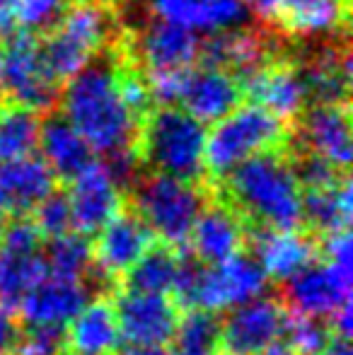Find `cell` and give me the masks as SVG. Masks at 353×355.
<instances>
[{"label": "cell", "mask_w": 353, "mask_h": 355, "mask_svg": "<svg viewBox=\"0 0 353 355\" xmlns=\"http://www.w3.org/2000/svg\"><path fill=\"white\" fill-rule=\"evenodd\" d=\"M123 58V29L104 51L61 87V114L89 143L94 153L109 155L133 148L138 119L126 107L119 83Z\"/></svg>", "instance_id": "1"}, {"label": "cell", "mask_w": 353, "mask_h": 355, "mask_svg": "<svg viewBox=\"0 0 353 355\" xmlns=\"http://www.w3.org/2000/svg\"><path fill=\"white\" fill-rule=\"evenodd\" d=\"M208 189L240 215L247 227H302V189L293 172L288 148L245 159Z\"/></svg>", "instance_id": "2"}, {"label": "cell", "mask_w": 353, "mask_h": 355, "mask_svg": "<svg viewBox=\"0 0 353 355\" xmlns=\"http://www.w3.org/2000/svg\"><path fill=\"white\" fill-rule=\"evenodd\" d=\"M121 0H68L58 19L39 34L49 71L66 85L121 34Z\"/></svg>", "instance_id": "3"}, {"label": "cell", "mask_w": 353, "mask_h": 355, "mask_svg": "<svg viewBox=\"0 0 353 355\" xmlns=\"http://www.w3.org/2000/svg\"><path fill=\"white\" fill-rule=\"evenodd\" d=\"M138 169L206 184V126L177 107H153L133 136Z\"/></svg>", "instance_id": "4"}, {"label": "cell", "mask_w": 353, "mask_h": 355, "mask_svg": "<svg viewBox=\"0 0 353 355\" xmlns=\"http://www.w3.org/2000/svg\"><path fill=\"white\" fill-rule=\"evenodd\" d=\"M293 126L257 104H240L235 112L213 123L206 133V184H218L237 164L268 150H283L291 143Z\"/></svg>", "instance_id": "5"}, {"label": "cell", "mask_w": 353, "mask_h": 355, "mask_svg": "<svg viewBox=\"0 0 353 355\" xmlns=\"http://www.w3.org/2000/svg\"><path fill=\"white\" fill-rule=\"evenodd\" d=\"M206 184L141 172L126 191L131 208L146 220L157 242L187 252L189 234L208 201Z\"/></svg>", "instance_id": "6"}, {"label": "cell", "mask_w": 353, "mask_h": 355, "mask_svg": "<svg viewBox=\"0 0 353 355\" xmlns=\"http://www.w3.org/2000/svg\"><path fill=\"white\" fill-rule=\"evenodd\" d=\"M5 99L32 112L49 114L61 99V85L49 71L37 32L15 27L3 39Z\"/></svg>", "instance_id": "7"}, {"label": "cell", "mask_w": 353, "mask_h": 355, "mask_svg": "<svg viewBox=\"0 0 353 355\" xmlns=\"http://www.w3.org/2000/svg\"><path fill=\"white\" fill-rule=\"evenodd\" d=\"M87 300L89 288L83 281L46 273L17 304L19 324L22 329H27V334L53 336L63 341L68 324L73 322V317L80 312Z\"/></svg>", "instance_id": "8"}, {"label": "cell", "mask_w": 353, "mask_h": 355, "mask_svg": "<svg viewBox=\"0 0 353 355\" xmlns=\"http://www.w3.org/2000/svg\"><path fill=\"white\" fill-rule=\"evenodd\" d=\"M112 302L126 346L167 348L172 343L182 309L170 295L126 293L114 288Z\"/></svg>", "instance_id": "9"}, {"label": "cell", "mask_w": 353, "mask_h": 355, "mask_svg": "<svg viewBox=\"0 0 353 355\" xmlns=\"http://www.w3.org/2000/svg\"><path fill=\"white\" fill-rule=\"evenodd\" d=\"M155 234L131 208V203L121 208L92 242V273L107 283L117 285L119 278L155 244Z\"/></svg>", "instance_id": "10"}, {"label": "cell", "mask_w": 353, "mask_h": 355, "mask_svg": "<svg viewBox=\"0 0 353 355\" xmlns=\"http://www.w3.org/2000/svg\"><path fill=\"white\" fill-rule=\"evenodd\" d=\"M268 278L250 252H240L216 266H201L193 307L208 312H227L242 302L266 293Z\"/></svg>", "instance_id": "11"}, {"label": "cell", "mask_w": 353, "mask_h": 355, "mask_svg": "<svg viewBox=\"0 0 353 355\" xmlns=\"http://www.w3.org/2000/svg\"><path fill=\"white\" fill-rule=\"evenodd\" d=\"M283 322L286 307L271 295L227 309L221 319V355H259L283 336Z\"/></svg>", "instance_id": "12"}, {"label": "cell", "mask_w": 353, "mask_h": 355, "mask_svg": "<svg viewBox=\"0 0 353 355\" xmlns=\"http://www.w3.org/2000/svg\"><path fill=\"white\" fill-rule=\"evenodd\" d=\"M242 94L252 104L271 112L281 121L291 123L302 114L307 107V89L302 83L300 68H298L295 53L286 51L281 56L271 58L255 73L240 80Z\"/></svg>", "instance_id": "13"}, {"label": "cell", "mask_w": 353, "mask_h": 355, "mask_svg": "<svg viewBox=\"0 0 353 355\" xmlns=\"http://www.w3.org/2000/svg\"><path fill=\"white\" fill-rule=\"evenodd\" d=\"M247 249L273 283H286L322 257V242L305 227L264 230L247 227Z\"/></svg>", "instance_id": "14"}, {"label": "cell", "mask_w": 353, "mask_h": 355, "mask_svg": "<svg viewBox=\"0 0 353 355\" xmlns=\"http://www.w3.org/2000/svg\"><path fill=\"white\" fill-rule=\"evenodd\" d=\"M351 271H344L320 257L305 271L283 283L278 297L288 312L329 319L341 304L351 302Z\"/></svg>", "instance_id": "15"}, {"label": "cell", "mask_w": 353, "mask_h": 355, "mask_svg": "<svg viewBox=\"0 0 353 355\" xmlns=\"http://www.w3.org/2000/svg\"><path fill=\"white\" fill-rule=\"evenodd\" d=\"M291 143L325 157L341 172L351 164V112L344 104H307L293 121Z\"/></svg>", "instance_id": "16"}, {"label": "cell", "mask_w": 353, "mask_h": 355, "mask_svg": "<svg viewBox=\"0 0 353 355\" xmlns=\"http://www.w3.org/2000/svg\"><path fill=\"white\" fill-rule=\"evenodd\" d=\"M128 56L141 66V71L157 68H191L198 61L201 39L182 24L150 17L143 27L123 32Z\"/></svg>", "instance_id": "17"}, {"label": "cell", "mask_w": 353, "mask_h": 355, "mask_svg": "<svg viewBox=\"0 0 353 355\" xmlns=\"http://www.w3.org/2000/svg\"><path fill=\"white\" fill-rule=\"evenodd\" d=\"M73 230L80 234H97L109 220L128 203V196L112 177L104 162L94 159L73 182H68Z\"/></svg>", "instance_id": "18"}, {"label": "cell", "mask_w": 353, "mask_h": 355, "mask_svg": "<svg viewBox=\"0 0 353 355\" xmlns=\"http://www.w3.org/2000/svg\"><path fill=\"white\" fill-rule=\"evenodd\" d=\"M189 249L193 259L201 261L203 266L227 261L230 257L247 249V223L221 196L211 191L189 234L187 252Z\"/></svg>", "instance_id": "19"}, {"label": "cell", "mask_w": 353, "mask_h": 355, "mask_svg": "<svg viewBox=\"0 0 353 355\" xmlns=\"http://www.w3.org/2000/svg\"><path fill=\"white\" fill-rule=\"evenodd\" d=\"M351 0H273L268 29L286 39L336 37L349 32Z\"/></svg>", "instance_id": "20"}, {"label": "cell", "mask_w": 353, "mask_h": 355, "mask_svg": "<svg viewBox=\"0 0 353 355\" xmlns=\"http://www.w3.org/2000/svg\"><path fill=\"white\" fill-rule=\"evenodd\" d=\"M58 189V179L37 155L0 159V215L22 218Z\"/></svg>", "instance_id": "21"}, {"label": "cell", "mask_w": 353, "mask_h": 355, "mask_svg": "<svg viewBox=\"0 0 353 355\" xmlns=\"http://www.w3.org/2000/svg\"><path fill=\"white\" fill-rule=\"evenodd\" d=\"M242 99H245L242 85L230 71L198 66L189 71L179 104L184 107V112L191 114L196 121L206 126V123H216L230 112H235Z\"/></svg>", "instance_id": "22"}, {"label": "cell", "mask_w": 353, "mask_h": 355, "mask_svg": "<svg viewBox=\"0 0 353 355\" xmlns=\"http://www.w3.org/2000/svg\"><path fill=\"white\" fill-rule=\"evenodd\" d=\"M121 346L123 341L112 295L99 293L97 297L87 300L63 334V351L68 353L117 355Z\"/></svg>", "instance_id": "23"}, {"label": "cell", "mask_w": 353, "mask_h": 355, "mask_svg": "<svg viewBox=\"0 0 353 355\" xmlns=\"http://www.w3.org/2000/svg\"><path fill=\"white\" fill-rule=\"evenodd\" d=\"M37 148L42 150V159L49 164L58 184L73 182L83 169L94 162V150L89 148V143L56 109L44 114V121L39 123Z\"/></svg>", "instance_id": "24"}, {"label": "cell", "mask_w": 353, "mask_h": 355, "mask_svg": "<svg viewBox=\"0 0 353 355\" xmlns=\"http://www.w3.org/2000/svg\"><path fill=\"white\" fill-rule=\"evenodd\" d=\"M150 8L155 17L182 24L191 32L242 27L250 15L245 0H153Z\"/></svg>", "instance_id": "25"}, {"label": "cell", "mask_w": 353, "mask_h": 355, "mask_svg": "<svg viewBox=\"0 0 353 355\" xmlns=\"http://www.w3.org/2000/svg\"><path fill=\"white\" fill-rule=\"evenodd\" d=\"M351 201L349 174L332 187L302 191V227L320 239L344 232L351 225Z\"/></svg>", "instance_id": "26"}, {"label": "cell", "mask_w": 353, "mask_h": 355, "mask_svg": "<svg viewBox=\"0 0 353 355\" xmlns=\"http://www.w3.org/2000/svg\"><path fill=\"white\" fill-rule=\"evenodd\" d=\"M182 254L177 249L155 242L121 278L114 288L126 293H148V295H170L175 285Z\"/></svg>", "instance_id": "27"}, {"label": "cell", "mask_w": 353, "mask_h": 355, "mask_svg": "<svg viewBox=\"0 0 353 355\" xmlns=\"http://www.w3.org/2000/svg\"><path fill=\"white\" fill-rule=\"evenodd\" d=\"M49 273L42 252H3L0 249V304L17 309L22 297Z\"/></svg>", "instance_id": "28"}, {"label": "cell", "mask_w": 353, "mask_h": 355, "mask_svg": "<svg viewBox=\"0 0 353 355\" xmlns=\"http://www.w3.org/2000/svg\"><path fill=\"white\" fill-rule=\"evenodd\" d=\"M175 355H221V317L208 309H182L172 336Z\"/></svg>", "instance_id": "29"}, {"label": "cell", "mask_w": 353, "mask_h": 355, "mask_svg": "<svg viewBox=\"0 0 353 355\" xmlns=\"http://www.w3.org/2000/svg\"><path fill=\"white\" fill-rule=\"evenodd\" d=\"M37 112L3 99L0 102V159H15L24 155H34L39 141Z\"/></svg>", "instance_id": "30"}, {"label": "cell", "mask_w": 353, "mask_h": 355, "mask_svg": "<svg viewBox=\"0 0 353 355\" xmlns=\"http://www.w3.org/2000/svg\"><path fill=\"white\" fill-rule=\"evenodd\" d=\"M44 261H46V268L51 276L85 281L92 273V242L85 234L71 230V232L61 234V237L49 239Z\"/></svg>", "instance_id": "31"}, {"label": "cell", "mask_w": 353, "mask_h": 355, "mask_svg": "<svg viewBox=\"0 0 353 355\" xmlns=\"http://www.w3.org/2000/svg\"><path fill=\"white\" fill-rule=\"evenodd\" d=\"M283 334H286V343L298 355H317L334 338L327 319L295 314V312H288V309H286V322H283Z\"/></svg>", "instance_id": "32"}, {"label": "cell", "mask_w": 353, "mask_h": 355, "mask_svg": "<svg viewBox=\"0 0 353 355\" xmlns=\"http://www.w3.org/2000/svg\"><path fill=\"white\" fill-rule=\"evenodd\" d=\"M29 220L34 223V227L42 232L44 239L61 237V234L73 230V218H71V203H68V193L61 187L53 189L46 198L34 206V211L29 213Z\"/></svg>", "instance_id": "33"}, {"label": "cell", "mask_w": 353, "mask_h": 355, "mask_svg": "<svg viewBox=\"0 0 353 355\" xmlns=\"http://www.w3.org/2000/svg\"><path fill=\"white\" fill-rule=\"evenodd\" d=\"M66 5L68 0H19L15 10V24L39 34V29H49L56 22Z\"/></svg>", "instance_id": "34"}, {"label": "cell", "mask_w": 353, "mask_h": 355, "mask_svg": "<svg viewBox=\"0 0 353 355\" xmlns=\"http://www.w3.org/2000/svg\"><path fill=\"white\" fill-rule=\"evenodd\" d=\"M24 338V329L19 319L15 317V309L0 304V355H8L17 348Z\"/></svg>", "instance_id": "35"}, {"label": "cell", "mask_w": 353, "mask_h": 355, "mask_svg": "<svg viewBox=\"0 0 353 355\" xmlns=\"http://www.w3.org/2000/svg\"><path fill=\"white\" fill-rule=\"evenodd\" d=\"M61 351H63L61 338L27 334V336L17 343V348L8 355H61Z\"/></svg>", "instance_id": "36"}, {"label": "cell", "mask_w": 353, "mask_h": 355, "mask_svg": "<svg viewBox=\"0 0 353 355\" xmlns=\"http://www.w3.org/2000/svg\"><path fill=\"white\" fill-rule=\"evenodd\" d=\"M19 0H0V39H5L12 32L15 24V10H17Z\"/></svg>", "instance_id": "37"}, {"label": "cell", "mask_w": 353, "mask_h": 355, "mask_svg": "<svg viewBox=\"0 0 353 355\" xmlns=\"http://www.w3.org/2000/svg\"><path fill=\"white\" fill-rule=\"evenodd\" d=\"M317 355H353L351 351V343H349V338H339V336H334L329 343H327L325 348H322Z\"/></svg>", "instance_id": "38"}, {"label": "cell", "mask_w": 353, "mask_h": 355, "mask_svg": "<svg viewBox=\"0 0 353 355\" xmlns=\"http://www.w3.org/2000/svg\"><path fill=\"white\" fill-rule=\"evenodd\" d=\"M117 355H175L170 348H141V346H128L126 351Z\"/></svg>", "instance_id": "39"}, {"label": "cell", "mask_w": 353, "mask_h": 355, "mask_svg": "<svg viewBox=\"0 0 353 355\" xmlns=\"http://www.w3.org/2000/svg\"><path fill=\"white\" fill-rule=\"evenodd\" d=\"M259 355H298L295 351H293L291 346H288L286 341H276V343H271L268 348H264Z\"/></svg>", "instance_id": "40"}, {"label": "cell", "mask_w": 353, "mask_h": 355, "mask_svg": "<svg viewBox=\"0 0 353 355\" xmlns=\"http://www.w3.org/2000/svg\"><path fill=\"white\" fill-rule=\"evenodd\" d=\"M5 99V75H3V46H0V102Z\"/></svg>", "instance_id": "41"}, {"label": "cell", "mask_w": 353, "mask_h": 355, "mask_svg": "<svg viewBox=\"0 0 353 355\" xmlns=\"http://www.w3.org/2000/svg\"><path fill=\"white\" fill-rule=\"evenodd\" d=\"M5 223H8V220H5V215H0V234H3V230H5Z\"/></svg>", "instance_id": "42"}, {"label": "cell", "mask_w": 353, "mask_h": 355, "mask_svg": "<svg viewBox=\"0 0 353 355\" xmlns=\"http://www.w3.org/2000/svg\"><path fill=\"white\" fill-rule=\"evenodd\" d=\"M63 355H78V353H68V351H61Z\"/></svg>", "instance_id": "43"}]
</instances>
